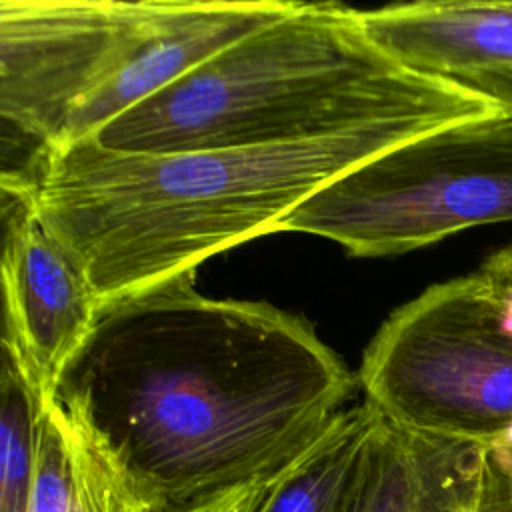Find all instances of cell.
I'll use <instances>...</instances> for the list:
<instances>
[{"label": "cell", "mask_w": 512, "mask_h": 512, "mask_svg": "<svg viewBox=\"0 0 512 512\" xmlns=\"http://www.w3.org/2000/svg\"><path fill=\"white\" fill-rule=\"evenodd\" d=\"M482 448L414 432L380 416L346 512H476Z\"/></svg>", "instance_id": "9"}, {"label": "cell", "mask_w": 512, "mask_h": 512, "mask_svg": "<svg viewBox=\"0 0 512 512\" xmlns=\"http://www.w3.org/2000/svg\"><path fill=\"white\" fill-rule=\"evenodd\" d=\"M452 126L410 116L294 146L126 154L82 140L40 148L2 184L22 186L100 308L280 222L328 182L410 138Z\"/></svg>", "instance_id": "2"}, {"label": "cell", "mask_w": 512, "mask_h": 512, "mask_svg": "<svg viewBox=\"0 0 512 512\" xmlns=\"http://www.w3.org/2000/svg\"><path fill=\"white\" fill-rule=\"evenodd\" d=\"M498 110L474 90L398 66L366 36L360 10L300 2L90 140L126 154L278 148L394 118L458 124Z\"/></svg>", "instance_id": "3"}, {"label": "cell", "mask_w": 512, "mask_h": 512, "mask_svg": "<svg viewBox=\"0 0 512 512\" xmlns=\"http://www.w3.org/2000/svg\"><path fill=\"white\" fill-rule=\"evenodd\" d=\"M356 380L396 426L512 448V336L480 272L434 284L398 308Z\"/></svg>", "instance_id": "6"}, {"label": "cell", "mask_w": 512, "mask_h": 512, "mask_svg": "<svg viewBox=\"0 0 512 512\" xmlns=\"http://www.w3.org/2000/svg\"><path fill=\"white\" fill-rule=\"evenodd\" d=\"M28 512L160 510L106 444L46 402Z\"/></svg>", "instance_id": "10"}, {"label": "cell", "mask_w": 512, "mask_h": 512, "mask_svg": "<svg viewBox=\"0 0 512 512\" xmlns=\"http://www.w3.org/2000/svg\"><path fill=\"white\" fill-rule=\"evenodd\" d=\"M454 84L474 90L486 98H492L502 108L512 110V68L474 72V74L462 76Z\"/></svg>", "instance_id": "15"}, {"label": "cell", "mask_w": 512, "mask_h": 512, "mask_svg": "<svg viewBox=\"0 0 512 512\" xmlns=\"http://www.w3.org/2000/svg\"><path fill=\"white\" fill-rule=\"evenodd\" d=\"M476 512H512V448L484 446Z\"/></svg>", "instance_id": "13"}, {"label": "cell", "mask_w": 512, "mask_h": 512, "mask_svg": "<svg viewBox=\"0 0 512 512\" xmlns=\"http://www.w3.org/2000/svg\"><path fill=\"white\" fill-rule=\"evenodd\" d=\"M366 36L398 66L428 78L512 68V2L424 0L360 10Z\"/></svg>", "instance_id": "8"}, {"label": "cell", "mask_w": 512, "mask_h": 512, "mask_svg": "<svg viewBox=\"0 0 512 512\" xmlns=\"http://www.w3.org/2000/svg\"><path fill=\"white\" fill-rule=\"evenodd\" d=\"M282 474L268 478V480L250 482L246 486L228 490L224 494L212 496L208 500H202V502H196V504H190V506H184V508H178L172 512H260L262 504L266 502L276 480Z\"/></svg>", "instance_id": "14"}, {"label": "cell", "mask_w": 512, "mask_h": 512, "mask_svg": "<svg viewBox=\"0 0 512 512\" xmlns=\"http://www.w3.org/2000/svg\"><path fill=\"white\" fill-rule=\"evenodd\" d=\"M284 0H2L0 116L40 148L90 140L238 38Z\"/></svg>", "instance_id": "4"}, {"label": "cell", "mask_w": 512, "mask_h": 512, "mask_svg": "<svg viewBox=\"0 0 512 512\" xmlns=\"http://www.w3.org/2000/svg\"><path fill=\"white\" fill-rule=\"evenodd\" d=\"M500 222H512L508 108L366 158L294 208L278 230L316 234L372 258Z\"/></svg>", "instance_id": "5"}, {"label": "cell", "mask_w": 512, "mask_h": 512, "mask_svg": "<svg viewBox=\"0 0 512 512\" xmlns=\"http://www.w3.org/2000/svg\"><path fill=\"white\" fill-rule=\"evenodd\" d=\"M356 386L308 320L208 298L192 272L102 306L48 402L172 512L282 474Z\"/></svg>", "instance_id": "1"}, {"label": "cell", "mask_w": 512, "mask_h": 512, "mask_svg": "<svg viewBox=\"0 0 512 512\" xmlns=\"http://www.w3.org/2000/svg\"><path fill=\"white\" fill-rule=\"evenodd\" d=\"M380 414L348 406L274 484L260 512H346L350 490Z\"/></svg>", "instance_id": "11"}, {"label": "cell", "mask_w": 512, "mask_h": 512, "mask_svg": "<svg viewBox=\"0 0 512 512\" xmlns=\"http://www.w3.org/2000/svg\"><path fill=\"white\" fill-rule=\"evenodd\" d=\"M46 398L2 348L0 368V512H28L36 438Z\"/></svg>", "instance_id": "12"}, {"label": "cell", "mask_w": 512, "mask_h": 512, "mask_svg": "<svg viewBox=\"0 0 512 512\" xmlns=\"http://www.w3.org/2000/svg\"><path fill=\"white\" fill-rule=\"evenodd\" d=\"M2 222V348L50 400L64 366L90 334L100 304L22 186L2 184Z\"/></svg>", "instance_id": "7"}]
</instances>
